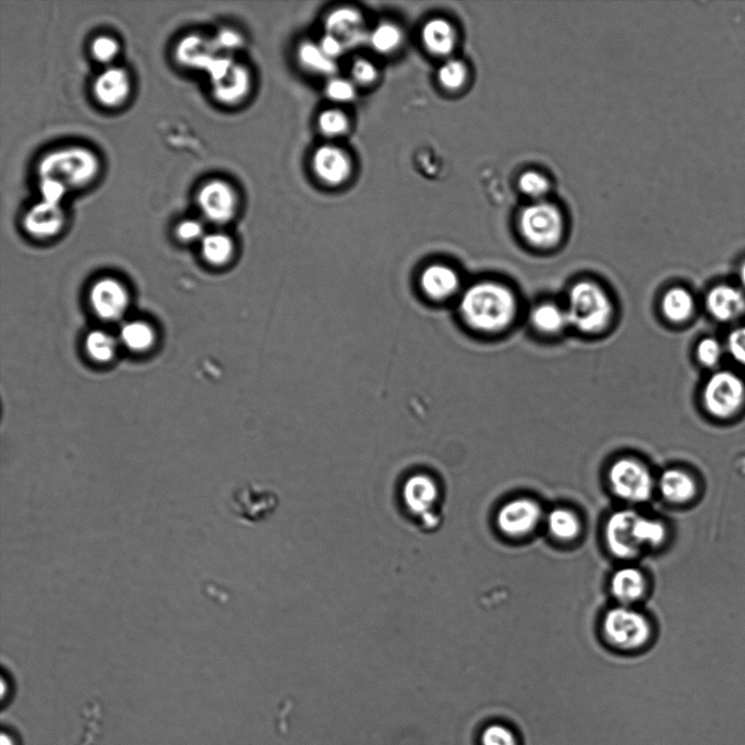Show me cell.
Here are the masks:
<instances>
[{
	"label": "cell",
	"instance_id": "cell-1",
	"mask_svg": "<svg viewBox=\"0 0 745 745\" xmlns=\"http://www.w3.org/2000/svg\"><path fill=\"white\" fill-rule=\"evenodd\" d=\"M459 310L464 321L473 329L495 333L513 322L517 302L512 290L504 285L482 281L464 292Z\"/></svg>",
	"mask_w": 745,
	"mask_h": 745
},
{
	"label": "cell",
	"instance_id": "cell-2",
	"mask_svg": "<svg viewBox=\"0 0 745 745\" xmlns=\"http://www.w3.org/2000/svg\"><path fill=\"white\" fill-rule=\"evenodd\" d=\"M604 537L608 548L615 556L629 558L637 555L642 548L661 544L665 539V527L659 520L623 509L609 517Z\"/></svg>",
	"mask_w": 745,
	"mask_h": 745
},
{
	"label": "cell",
	"instance_id": "cell-3",
	"mask_svg": "<svg viewBox=\"0 0 745 745\" xmlns=\"http://www.w3.org/2000/svg\"><path fill=\"white\" fill-rule=\"evenodd\" d=\"M99 171L98 156L92 149L79 145L50 151L37 164L39 180H56L68 191L89 185L96 180Z\"/></svg>",
	"mask_w": 745,
	"mask_h": 745
},
{
	"label": "cell",
	"instance_id": "cell-4",
	"mask_svg": "<svg viewBox=\"0 0 745 745\" xmlns=\"http://www.w3.org/2000/svg\"><path fill=\"white\" fill-rule=\"evenodd\" d=\"M568 323L582 333H598L611 321L613 307L606 292L592 281L575 284L565 308Z\"/></svg>",
	"mask_w": 745,
	"mask_h": 745
},
{
	"label": "cell",
	"instance_id": "cell-5",
	"mask_svg": "<svg viewBox=\"0 0 745 745\" xmlns=\"http://www.w3.org/2000/svg\"><path fill=\"white\" fill-rule=\"evenodd\" d=\"M518 225L527 242L539 248L555 245L564 232L562 212L546 200L525 206L519 214Z\"/></svg>",
	"mask_w": 745,
	"mask_h": 745
},
{
	"label": "cell",
	"instance_id": "cell-6",
	"mask_svg": "<svg viewBox=\"0 0 745 745\" xmlns=\"http://www.w3.org/2000/svg\"><path fill=\"white\" fill-rule=\"evenodd\" d=\"M701 400L710 416L721 420L732 418L745 404V382L732 371H717L704 385Z\"/></svg>",
	"mask_w": 745,
	"mask_h": 745
},
{
	"label": "cell",
	"instance_id": "cell-7",
	"mask_svg": "<svg viewBox=\"0 0 745 745\" xmlns=\"http://www.w3.org/2000/svg\"><path fill=\"white\" fill-rule=\"evenodd\" d=\"M650 632L648 620L627 605L609 610L603 618L606 639L622 649L640 648L648 641Z\"/></svg>",
	"mask_w": 745,
	"mask_h": 745
},
{
	"label": "cell",
	"instance_id": "cell-8",
	"mask_svg": "<svg viewBox=\"0 0 745 745\" xmlns=\"http://www.w3.org/2000/svg\"><path fill=\"white\" fill-rule=\"evenodd\" d=\"M609 482L618 497L633 503L649 500L654 486L649 469L633 458L616 460L610 468Z\"/></svg>",
	"mask_w": 745,
	"mask_h": 745
},
{
	"label": "cell",
	"instance_id": "cell-9",
	"mask_svg": "<svg viewBox=\"0 0 745 745\" xmlns=\"http://www.w3.org/2000/svg\"><path fill=\"white\" fill-rule=\"evenodd\" d=\"M196 203L203 216L217 225L230 221L238 209L235 188L223 179L206 181L196 193Z\"/></svg>",
	"mask_w": 745,
	"mask_h": 745
},
{
	"label": "cell",
	"instance_id": "cell-10",
	"mask_svg": "<svg viewBox=\"0 0 745 745\" xmlns=\"http://www.w3.org/2000/svg\"><path fill=\"white\" fill-rule=\"evenodd\" d=\"M88 298L94 313L105 321L120 319L129 304L128 290L119 280L111 277L95 281Z\"/></svg>",
	"mask_w": 745,
	"mask_h": 745
},
{
	"label": "cell",
	"instance_id": "cell-11",
	"mask_svg": "<svg viewBox=\"0 0 745 745\" xmlns=\"http://www.w3.org/2000/svg\"><path fill=\"white\" fill-rule=\"evenodd\" d=\"M539 504L530 498H515L504 504L497 513V527L510 537L532 531L541 519Z\"/></svg>",
	"mask_w": 745,
	"mask_h": 745
},
{
	"label": "cell",
	"instance_id": "cell-12",
	"mask_svg": "<svg viewBox=\"0 0 745 745\" xmlns=\"http://www.w3.org/2000/svg\"><path fill=\"white\" fill-rule=\"evenodd\" d=\"M316 178L328 185H339L351 175L352 164L348 153L333 144L319 146L311 159Z\"/></svg>",
	"mask_w": 745,
	"mask_h": 745
},
{
	"label": "cell",
	"instance_id": "cell-13",
	"mask_svg": "<svg viewBox=\"0 0 745 745\" xmlns=\"http://www.w3.org/2000/svg\"><path fill=\"white\" fill-rule=\"evenodd\" d=\"M231 501L235 514L251 522L269 517L278 504V497L273 491L255 486L237 489Z\"/></svg>",
	"mask_w": 745,
	"mask_h": 745
},
{
	"label": "cell",
	"instance_id": "cell-14",
	"mask_svg": "<svg viewBox=\"0 0 745 745\" xmlns=\"http://www.w3.org/2000/svg\"><path fill=\"white\" fill-rule=\"evenodd\" d=\"M92 89L95 99L101 106L106 108L123 106L132 89L130 74L124 68L108 67L95 79Z\"/></svg>",
	"mask_w": 745,
	"mask_h": 745
},
{
	"label": "cell",
	"instance_id": "cell-15",
	"mask_svg": "<svg viewBox=\"0 0 745 745\" xmlns=\"http://www.w3.org/2000/svg\"><path fill=\"white\" fill-rule=\"evenodd\" d=\"M214 98L227 106L241 103L250 93L252 79L247 67L233 62L224 73L211 80Z\"/></svg>",
	"mask_w": 745,
	"mask_h": 745
},
{
	"label": "cell",
	"instance_id": "cell-16",
	"mask_svg": "<svg viewBox=\"0 0 745 745\" xmlns=\"http://www.w3.org/2000/svg\"><path fill=\"white\" fill-rule=\"evenodd\" d=\"M65 223L61 204L41 200L34 204L23 217L25 231L37 239H48L58 235Z\"/></svg>",
	"mask_w": 745,
	"mask_h": 745
},
{
	"label": "cell",
	"instance_id": "cell-17",
	"mask_svg": "<svg viewBox=\"0 0 745 745\" xmlns=\"http://www.w3.org/2000/svg\"><path fill=\"white\" fill-rule=\"evenodd\" d=\"M705 304L716 321L728 323L745 313V295L734 286L719 284L708 291Z\"/></svg>",
	"mask_w": 745,
	"mask_h": 745
},
{
	"label": "cell",
	"instance_id": "cell-18",
	"mask_svg": "<svg viewBox=\"0 0 745 745\" xmlns=\"http://www.w3.org/2000/svg\"><path fill=\"white\" fill-rule=\"evenodd\" d=\"M219 53L214 38L201 34H189L182 37L175 49V57L179 64L205 71Z\"/></svg>",
	"mask_w": 745,
	"mask_h": 745
},
{
	"label": "cell",
	"instance_id": "cell-19",
	"mask_svg": "<svg viewBox=\"0 0 745 745\" xmlns=\"http://www.w3.org/2000/svg\"><path fill=\"white\" fill-rule=\"evenodd\" d=\"M324 26L325 33L338 37L347 48L359 45L365 37L362 15L355 8L341 7L331 11Z\"/></svg>",
	"mask_w": 745,
	"mask_h": 745
},
{
	"label": "cell",
	"instance_id": "cell-20",
	"mask_svg": "<svg viewBox=\"0 0 745 745\" xmlns=\"http://www.w3.org/2000/svg\"><path fill=\"white\" fill-rule=\"evenodd\" d=\"M420 288L433 300H445L458 290L459 277L448 265L434 263L423 268L420 274Z\"/></svg>",
	"mask_w": 745,
	"mask_h": 745
},
{
	"label": "cell",
	"instance_id": "cell-21",
	"mask_svg": "<svg viewBox=\"0 0 745 745\" xmlns=\"http://www.w3.org/2000/svg\"><path fill=\"white\" fill-rule=\"evenodd\" d=\"M424 48L437 57L448 56L456 46L457 33L454 25L444 17H432L421 28Z\"/></svg>",
	"mask_w": 745,
	"mask_h": 745
},
{
	"label": "cell",
	"instance_id": "cell-22",
	"mask_svg": "<svg viewBox=\"0 0 745 745\" xmlns=\"http://www.w3.org/2000/svg\"><path fill=\"white\" fill-rule=\"evenodd\" d=\"M477 745H524L521 732L516 724L506 719L489 718L477 734Z\"/></svg>",
	"mask_w": 745,
	"mask_h": 745
},
{
	"label": "cell",
	"instance_id": "cell-23",
	"mask_svg": "<svg viewBox=\"0 0 745 745\" xmlns=\"http://www.w3.org/2000/svg\"><path fill=\"white\" fill-rule=\"evenodd\" d=\"M646 587L645 576L635 567L620 568L611 579L612 594L623 605L639 600L644 596Z\"/></svg>",
	"mask_w": 745,
	"mask_h": 745
},
{
	"label": "cell",
	"instance_id": "cell-24",
	"mask_svg": "<svg viewBox=\"0 0 745 745\" xmlns=\"http://www.w3.org/2000/svg\"><path fill=\"white\" fill-rule=\"evenodd\" d=\"M658 488L662 496L673 503L688 501L696 490L693 478L680 469L663 471L658 480Z\"/></svg>",
	"mask_w": 745,
	"mask_h": 745
},
{
	"label": "cell",
	"instance_id": "cell-25",
	"mask_svg": "<svg viewBox=\"0 0 745 745\" xmlns=\"http://www.w3.org/2000/svg\"><path fill=\"white\" fill-rule=\"evenodd\" d=\"M661 308L669 321L683 323L692 317L695 311V300L687 289L673 287L664 293Z\"/></svg>",
	"mask_w": 745,
	"mask_h": 745
},
{
	"label": "cell",
	"instance_id": "cell-26",
	"mask_svg": "<svg viewBox=\"0 0 745 745\" xmlns=\"http://www.w3.org/2000/svg\"><path fill=\"white\" fill-rule=\"evenodd\" d=\"M299 63L310 72L325 76H335L337 63L327 57L320 48L317 43L310 40L302 41L297 49Z\"/></svg>",
	"mask_w": 745,
	"mask_h": 745
},
{
	"label": "cell",
	"instance_id": "cell-27",
	"mask_svg": "<svg viewBox=\"0 0 745 745\" xmlns=\"http://www.w3.org/2000/svg\"><path fill=\"white\" fill-rule=\"evenodd\" d=\"M530 319L532 325L545 334L558 333L569 325L565 309L551 302L537 305L532 310Z\"/></svg>",
	"mask_w": 745,
	"mask_h": 745
},
{
	"label": "cell",
	"instance_id": "cell-28",
	"mask_svg": "<svg viewBox=\"0 0 745 745\" xmlns=\"http://www.w3.org/2000/svg\"><path fill=\"white\" fill-rule=\"evenodd\" d=\"M201 252L207 263L224 265L232 257L235 243L227 233H207L201 240Z\"/></svg>",
	"mask_w": 745,
	"mask_h": 745
},
{
	"label": "cell",
	"instance_id": "cell-29",
	"mask_svg": "<svg viewBox=\"0 0 745 745\" xmlns=\"http://www.w3.org/2000/svg\"><path fill=\"white\" fill-rule=\"evenodd\" d=\"M402 37V32L397 24L385 21L378 23L368 34L367 40L375 52L388 55L400 47Z\"/></svg>",
	"mask_w": 745,
	"mask_h": 745
},
{
	"label": "cell",
	"instance_id": "cell-30",
	"mask_svg": "<svg viewBox=\"0 0 745 745\" xmlns=\"http://www.w3.org/2000/svg\"><path fill=\"white\" fill-rule=\"evenodd\" d=\"M121 343L133 351H144L155 341V333L149 324L143 321H130L120 328Z\"/></svg>",
	"mask_w": 745,
	"mask_h": 745
},
{
	"label": "cell",
	"instance_id": "cell-31",
	"mask_svg": "<svg viewBox=\"0 0 745 745\" xmlns=\"http://www.w3.org/2000/svg\"><path fill=\"white\" fill-rule=\"evenodd\" d=\"M549 531L560 540L574 539L580 529L577 516L566 508H554L546 516Z\"/></svg>",
	"mask_w": 745,
	"mask_h": 745
},
{
	"label": "cell",
	"instance_id": "cell-32",
	"mask_svg": "<svg viewBox=\"0 0 745 745\" xmlns=\"http://www.w3.org/2000/svg\"><path fill=\"white\" fill-rule=\"evenodd\" d=\"M117 341L107 332L94 329L85 338V349L88 356L97 362H108L116 353Z\"/></svg>",
	"mask_w": 745,
	"mask_h": 745
},
{
	"label": "cell",
	"instance_id": "cell-33",
	"mask_svg": "<svg viewBox=\"0 0 745 745\" xmlns=\"http://www.w3.org/2000/svg\"><path fill=\"white\" fill-rule=\"evenodd\" d=\"M436 76L442 87L457 91L467 82L468 68L462 60L449 58L440 65Z\"/></svg>",
	"mask_w": 745,
	"mask_h": 745
},
{
	"label": "cell",
	"instance_id": "cell-34",
	"mask_svg": "<svg viewBox=\"0 0 745 745\" xmlns=\"http://www.w3.org/2000/svg\"><path fill=\"white\" fill-rule=\"evenodd\" d=\"M320 132L327 137L344 135L349 129L347 115L338 108H327L320 112L316 120Z\"/></svg>",
	"mask_w": 745,
	"mask_h": 745
},
{
	"label": "cell",
	"instance_id": "cell-35",
	"mask_svg": "<svg viewBox=\"0 0 745 745\" xmlns=\"http://www.w3.org/2000/svg\"><path fill=\"white\" fill-rule=\"evenodd\" d=\"M518 188L532 202L543 201L550 191L549 179L540 171L527 170L518 178Z\"/></svg>",
	"mask_w": 745,
	"mask_h": 745
},
{
	"label": "cell",
	"instance_id": "cell-36",
	"mask_svg": "<svg viewBox=\"0 0 745 745\" xmlns=\"http://www.w3.org/2000/svg\"><path fill=\"white\" fill-rule=\"evenodd\" d=\"M325 94L328 99L335 103L347 104L356 98L357 87L351 79L335 75L327 81Z\"/></svg>",
	"mask_w": 745,
	"mask_h": 745
},
{
	"label": "cell",
	"instance_id": "cell-37",
	"mask_svg": "<svg viewBox=\"0 0 745 745\" xmlns=\"http://www.w3.org/2000/svg\"><path fill=\"white\" fill-rule=\"evenodd\" d=\"M119 50L118 40L109 35H99L91 44V53L100 63H109L115 60Z\"/></svg>",
	"mask_w": 745,
	"mask_h": 745
},
{
	"label": "cell",
	"instance_id": "cell-38",
	"mask_svg": "<svg viewBox=\"0 0 745 745\" xmlns=\"http://www.w3.org/2000/svg\"><path fill=\"white\" fill-rule=\"evenodd\" d=\"M696 356L700 364L712 368L721 360L722 346L717 338L705 337L697 345Z\"/></svg>",
	"mask_w": 745,
	"mask_h": 745
},
{
	"label": "cell",
	"instance_id": "cell-39",
	"mask_svg": "<svg viewBox=\"0 0 745 745\" xmlns=\"http://www.w3.org/2000/svg\"><path fill=\"white\" fill-rule=\"evenodd\" d=\"M350 74L355 84L370 85L376 81L378 71L370 60L357 58L351 63Z\"/></svg>",
	"mask_w": 745,
	"mask_h": 745
},
{
	"label": "cell",
	"instance_id": "cell-40",
	"mask_svg": "<svg viewBox=\"0 0 745 745\" xmlns=\"http://www.w3.org/2000/svg\"><path fill=\"white\" fill-rule=\"evenodd\" d=\"M214 41L220 53L229 55V52L240 49L244 39L239 32L232 28H223L216 34Z\"/></svg>",
	"mask_w": 745,
	"mask_h": 745
},
{
	"label": "cell",
	"instance_id": "cell-41",
	"mask_svg": "<svg viewBox=\"0 0 745 745\" xmlns=\"http://www.w3.org/2000/svg\"><path fill=\"white\" fill-rule=\"evenodd\" d=\"M728 351L740 364L745 365V326L734 328L726 340Z\"/></svg>",
	"mask_w": 745,
	"mask_h": 745
},
{
	"label": "cell",
	"instance_id": "cell-42",
	"mask_svg": "<svg viewBox=\"0 0 745 745\" xmlns=\"http://www.w3.org/2000/svg\"><path fill=\"white\" fill-rule=\"evenodd\" d=\"M176 236L182 242L202 240L205 236L204 227L196 219H184L177 225Z\"/></svg>",
	"mask_w": 745,
	"mask_h": 745
},
{
	"label": "cell",
	"instance_id": "cell-43",
	"mask_svg": "<svg viewBox=\"0 0 745 745\" xmlns=\"http://www.w3.org/2000/svg\"><path fill=\"white\" fill-rule=\"evenodd\" d=\"M39 189L44 201L56 204H60L68 192L61 183L51 179H40Z\"/></svg>",
	"mask_w": 745,
	"mask_h": 745
},
{
	"label": "cell",
	"instance_id": "cell-44",
	"mask_svg": "<svg viewBox=\"0 0 745 745\" xmlns=\"http://www.w3.org/2000/svg\"><path fill=\"white\" fill-rule=\"evenodd\" d=\"M317 44L323 52L335 61L337 58L341 57L347 49V46L338 37L328 33H325Z\"/></svg>",
	"mask_w": 745,
	"mask_h": 745
},
{
	"label": "cell",
	"instance_id": "cell-45",
	"mask_svg": "<svg viewBox=\"0 0 745 745\" xmlns=\"http://www.w3.org/2000/svg\"><path fill=\"white\" fill-rule=\"evenodd\" d=\"M738 279L743 287H745V261L741 264L738 268Z\"/></svg>",
	"mask_w": 745,
	"mask_h": 745
}]
</instances>
